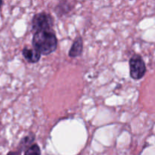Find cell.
Listing matches in <instances>:
<instances>
[{
    "label": "cell",
    "mask_w": 155,
    "mask_h": 155,
    "mask_svg": "<svg viewBox=\"0 0 155 155\" xmlns=\"http://www.w3.org/2000/svg\"><path fill=\"white\" fill-rule=\"evenodd\" d=\"M58 40L55 34L51 30L35 33L33 38V45L41 54L47 55L53 52L57 48Z\"/></svg>",
    "instance_id": "1"
},
{
    "label": "cell",
    "mask_w": 155,
    "mask_h": 155,
    "mask_svg": "<svg viewBox=\"0 0 155 155\" xmlns=\"http://www.w3.org/2000/svg\"><path fill=\"white\" fill-rule=\"evenodd\" d=\"M54 21L52 17L45 12L36 14L32 20V28L36 33L51 30Z\"/></svg>",
    "instance_id": "2"
},
{
    "label": "cell",
    "mask_w": 155,
    "mask_h": 155,
    "mask_svg": "<svg viewBox=\"0 0 155 155\" xmlns=\"http://www.w3.org/2000/svg\"><path fill=\"white\" fill-rule=\"evenodd\" d=\"M130 77L133 80H140L145 76L146 67L143 59L139 54H134L130 60Z\"/></svg>",
    "instance_id": "3"
},
{
    "label": "cell",
    "mask_w": 155,
    "mask_h": 155,
    "mask_svg": "<svg viewBox=\"0 0 155 155\" xmlns=\"http://www.w3.org/2000/svg\"><path fill=\"white\" fill-rule=\"evenodd\" d=\"M22 54L24 58L30 63H36L39 61L41 58V54L39 51L33 48H24L22 51Z\"/></svg>",
    "instance_id": "4"
},
{
    "label": "cell",
    "mask_w": 155,
    "mask_h": 155,
    "mask_svg": "<svg viewBox=\"0 0 155 155\" xmlns=\"http://www.w3.org/2000/svg\"><path fill=\"white\" fill-rule=\"evenodd\" d=\"M83 39L81 37H77V39L74 40V43H73L71 48L69 51V56L72 58L77 57L81 54L82 51H83Z\"/></svg>",
    "instance_id": "5"
},
{
    "label": "cell",
    "mask_w": 155,
    "mask_h": 155,
    "mask_svg": "<svg viewBox=\"0 0 155 155\" xmlns=\"http://www.w3.org/2000/svg\"><path fill=\"white\" fill-rule=\"evenodd\" d=\"M35 136L33 134H30L27 136H26L25 138L22 139V141L20 143V148H21V151H22L24 148H25L27 145H30L32 142L34 141Z\"/></svg>",
    "instance_id": "6"
},
{
    "label": "cell",
    "mask_w": 155,
    "mask_h": 155,
    "mask_svg": "<svg viewBox=\"0 0 155 155\" xmlns=\"http://www.w3.org/2000/svg\"><path fill=\"white\" fill-rule=\"evenodd\" d=\"M24 155H41V151L37 144L32 145L26 150Z\"/></svg>",
    "instance_id": "7"
},
{
    "label": "cell",
    "mask_w": 155,
    "mask_h": 155,
    "mask_svg": "<svg viewBox=\"0 0 155 155\" xmlns=\"http://www.w3.org/2000/svg\"><path fill=\"white\" fill-rule=\"evenodd\" d=\"M62 8H64L63 12H62V15H64V14L68 13V12H70V11L71 10V5H69V3L68 2H62L59 3V4L58 5L55 10L56 12H58V11L61 10Z\"/></svg>",
    "instance_id": "8"
},
{
    "label": "cell",
    "mask_w": 155,
    "mask_h": 155,
    "mask_svg": "<svg viewBox=\"0 0 155 155\" xmlns=\"http://www.w3.org/2000/svg\"><path fill=\"white\" fill-rule=\"evenodd\" d=\"M20 152L21 151H10L7 155H19Z\"/></svg>",
    "instance_id": "9"
},
{
    "label": "cell",
    "mask_w": 155,
    "mask_h": 155,
    "mask_svg": "<svg viewBox=\"0 0 155 155\" xmlns=\"http://www.w3.org/2000/svg\"><path fill=\"white\" fill-rule=\"evenodd\" d=\"M2 4H3V2L2 1V0H0V8H1V6L2 5Z\"/></svg>",
    "instance_id": "10"
}]
</instances>
